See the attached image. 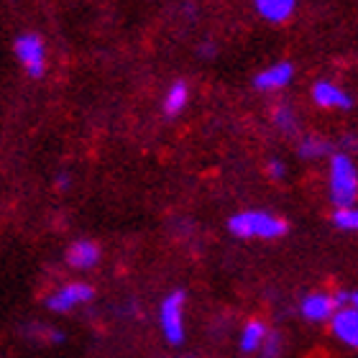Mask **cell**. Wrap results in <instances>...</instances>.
<instances>
[{
  "instance_id": "d6986e66",
  "label": "cell",
  "mask_w": 358,
  "mask_h": 358,
  "mask_svg": "<svg viewBox=\"0 0 358 358\" xmlns=\"http://www.w3.org/2000/svg\"><path fill=\"white\" fill-rule=\"evenodd\" d=\"M57 187H59V189H69V177H67V174H59V177H57Z\"/></svg>"
},
{
  "instance_id": "6da1fadb",
  "label": "cell",
  "mask_w": 358,
  "mask_h": 358,
  "mask_svg": "<svg viewBox=\"0 0 358 358\" xmlns=\"http://www.w3.org/2000/svg\"><path fill=\"white\" fill-rule=\"evenodd\" d=\"M228 231L236 238H262V241H276L287 236L289 225L287 220L264 210H243L228 220Z\"/></svg>"
},
{
  "instance_id": "5bb4252c",
  "label": "cell",
  "mask_w": 358,
  "mask_h": 358,
  "mask_svg": "<svg viewBox=\"0 0 358 358\" xmlns=\"http://www.w3.org/2000/svg\"><path fill=\"white\" fill-rule=\"evenodd\" d=\"M299 157L302 159H320V157H333V149L325 138L317 136H307L305 141H299Z\"/></svg>"
},
{
  "instance_id": "8992f818",
  "label": "cell",
  "mask_w": 358,
  "mask_h": 358,
  "mask_svg": "<svg viewBox=\"0 0 358 358\" xmlns=\"http://www.w3.org/2000/svg\"><path fill=\"white\" fill-rule=\"evenodd\" d=\"M299 313L307 322H330L333 315L338 313L336 305V294H328V292H310L302 297L299 302Z\"/></svg>"
},
{
  "instance_id": "277c9868",
  "label": "cell",
  "mask_w": 358,
  "mask_h": 358,
  "mask_svg": "<svg viewBox=\"0 0 358 358\" xmlns=\"http://www.w3.org/2000/svg\"><path fill=\"white\" fill-rule=\"evenodd\" d=\"M13 52H15V59L21 62V67L26 69V75L34 77V80L44 77L46 46H44V38L38 36V34H21V36L15 38Z\"/></svg>"
},
{
  "instance_id": "9a60e30c",
  "label": "cell",
  "mask_w": 358,
  "mask_h": 358,
  "mask_svg": "<svg viewBox=\"0 0 358 358\" xmlns=\"http://www.w3.org/2000/svg\"><path fill=\"white\" fill-rule=\"evenodd\" d=\"M333 223L341 231L348 233H358V205H351V208H336L333 213Z\"/></svg>"
},
{
  "instance_id": "30bf717a",
  "label": "cell",
  "mask_w": 358,
  "mask_h": 358,
  "mask_svg": "<svg viewBox=\"0 0 358 358\" xmlns=\"http://www.w3.org/2000/svg\"><path fill=\"white\" fill-rule=\"evenodd\" d=\"M100 262V246H97L95 241H75L67 251V264L72 268H80V271H87L92 268L95 264Z\"/></svg>"
},
{
  "instance_id": "4fadbf2b",
  "label": "cell",
  "mask_w": 358,
  "mask_h": 358,
  "mask_svg": "<svg viewBox=\"0 0 358 358\" xmlns=\"http://www.w3.org/2000/svg\"><path fill=\"white\" fill-rule=\"evenodd\" d=\"M187 103H189V85L185 80H177L164 92V103L162 105H164L166 115H179L187 108Z\"/></svg>"
},
{
  "instance_id": "52a82bcc",
  "label": "cell",
  "mask_w": 358,
  "mask_h": 358,
  "mask_svg": "<svg viewBox=\"0 0 358 358\" xmlns=\"http://www.w3.org/2000/svg\"><path fill=\"white\" fill-rule=\"evenodd\" d=\"M330 333L343 345L358 351V310L356 307H341L333 320H330Z\"/></svg>"
},
{
  "instance_id": "8fae6325",
  "label": "cell",
  "mask_w": 358,
  "mask_h": 358,
  "mask_svg": "<svg viewBox=\"0 0 358 358\" xmlns=\"http://www.w3.org/2000/svg\"><path fill=\"white\" fill-rule=\"evenodd\" d=\"M271 330L266 328V322L262 320H248L241 330V338H238V348L243 353H259L264 348V341L268 338Z\"/></svg>"
},
{
  "instance_id": "ffe728a7",
  "label": "cell",
  "mask_w": 358,
  "mask_h": 358,
  "mask_svg": "<svg viewBox=\"0 0 358 358\" xmlns=\"http://www.w3.org/2000/svg\"><path fill=\"white\" fill-rule=\"evenodd\" d=\"M200 54H202V57H213V54H215V46H213V44L200 46Z\"/></svg>"
},
{
  "instance_id": "7a4b0ae2",
  "label": "cell",
  "mask_w": 358,
  "mask_h": 358,
  "mask_svg": "<svg viewBox=\"0 0 358 358\" xmlns=\"http://www.w3.org/2000/svg\"><path fill=\"white\" fill-rule=\"evenodd\" d=\"M330 200L336 208H351L358 200V166L348 154L330 157Z\"/></svg>"
},
{
  "instance_id": "ac0fdd59",
  "label": "cell",
  "mask_w": 358,
  "mask_h": 358,
  "mask_svg": "<svg viewBox=\"0 0 358 358\" xmlns=\"http://www.w3.org/2000/svg\"><path fill=\"white\" fill-rule=\"evenodd\" d=\"M266 172H268V177H271V179H284V177H287V166H284L282 159H271V162H268V166H266Z\"/></svg>"
},
{
  "instance_id": "3957f363",
  "label": "cell",
  "mask_w": 358,
  "mask_h": 358,
  "mask_svg": "<svg viewBox=\"0 0 358 358\" xmlns=\"http://www.w3.org/2000/svg\"><path fill=\"white\" fill-rule=\"evenodd\" d=\"M185 302L187 294L182 289L169 292L159 305V325L169 345L185 343Z\"/></svg>"
},
{
  "instance_id": "7c38bea8",
  "label": "cell",
  "mask_w": 358,
  "mask_h": 358,
  "mask_svg": "<svg viewBox=\"0 0 358 358\" xmlns=\"http://www.w3.org/2000/svg\"><path fill=\"white\" fill-rule=\"evenodd\" d=\"M254 6L262 18H266L271 23H284L294 13L297 0H254Z\"/></svg>"
},
{
  "instance_id": "9c48e42d",
  "label": "cell",
  "mask_w": 358,
  "mask_h": 358,
  "mask_svg": "<svg viewBox=\"0 0 358 358\" xmlns=\"http://www.w3.org/2000/svg\"><path fill=\"white\" fill-rule=\"evenodd\" d=\"M292 77H294V64L292 62H276V64L262 69L254 77V87L262 90V92H274V90L287 87L292 83Z\"/></svg>"
},
{
  "instance_id": "2e32d148",
  "label": "cell",
  "mask_w": 358,
  "mask_h": 358,
  "mask_svg": "<svg viewBox=\"0 0 358 358\" xmlns=\"http://www.w3.org/2000/svg\"><path fill=\"white\" fill-rule=\"evenodd\" d=\"M274 126L279 128V131H284V134H294L297 131V115H294V110L292 108H287V105H279V108H274Z\"/></svg>"
},
{
  "instance_id": "7402d4cb",
  "label": "cell",
  "mask_w": 358,
  "mask_h": 358,
  "mask_svg": "<svg viewBox=\"0 0 358 358\" xmlns=\"http://www.w3.org/2000/svg\"><path fill=\"white\" fill-rule=\"evenodd\" d=\"M187 358H194V356H187Z\"/></svg>"
},
{
  "instance_id": "e0dca14e",
  "label": "cell",
  "mask_w": 358,
  "mask_h": 358,
  "mask_svg": "<svg viewBox=\"0 0 358 358\" xmlns=\"http://www.w3.org/2000/svg\"><path fill=\"white\" fill-rule=\"evenodd\" d=\"M259 353H262V358L282 356V336H279V333H268V338L264 341V348Z\"/></svg>"
},
{
  "instance_id": "5b68a950",
  "label": "cell",
  "mask_w": 358,
  "mask_h": 358,
  "mask_svg": "<svg viewBox=\"0 0 358 358\" xmlns=\"http://www.w3.org/2000/svg\"><path fill=\"white\" fill-rule=\"evenodd\" d=\"M92 297H95V289H92L90 284L72 282V284L59 287L57 292H52V294L46 297V307H49L52 313H69V310H75L77 305H87Z\"/></svg>"
},
{
  "instance_id": "44dd1931",
  "label": "cell",
  "mask_w": 358,
  "mask_h": 358,
  "mask_svg": "<svg viewBox=\"0 0 358 358\" xmlns=\"http://www.w3.org/2000/svg\"><path fill=\"white\" fill-rule=\"evenodd\" d=\"M348 307H356V310H358V289L348 292Z\"/></svg>"
},
{
  "instance_id": "ba28073f",
  "label": "cell",
  "mask_w": 358,
  "mask_h": 358,
  "mask_svg": "<svg viewBox=\"0 0 358 358\" xmlns=\"http://www.w3.org/2000/svg\"><path fill=\"white\" fill-rule=\"evenodd\" d=\"M313 100L315 105H320L325 110H348L353 105V97L341 85L328 83V80H320V83L313 85Z\"/></svg>"
}]
</instances>
